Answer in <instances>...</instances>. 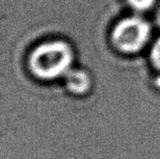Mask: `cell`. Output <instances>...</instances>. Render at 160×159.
<instances>
[{"label":"cell","instance_id":"1","mask_svg":"<svg viewBox=\"0 0 160 159\" xmlns=\"http://www.w3.org/2000/svg\"><path fill=\"white\" fill-rule=\"evenodd\" d=\"M72 62V51L63 42L41 45L32 52L29 66L38 77L53 79L67 73Z\"/></svg>","mask_w":160,"mask_h":159},{"label":"cell","instance_id":"4","mask_svg":"<svg viewBox=\"0 0 160 159\" xmlns=\"http://www.w3.org/2000/svg\"><path fill=\"white\" fill-rule=\"evenodd\" d=\"M154 2L155 0H128L129 5L138 12L148 10Z\"/></svg>","mask_w":160,"mask_h":159},{"label":"cell","instance_id":"5","mask_svg":"<svg viewBox=\"0 0 160 159\" xmlns=\"http://www.w3.org/2000/svg\"><path fill=\"white\" fill-rule=\"evenodd\" d=\"M151 58H152L153 64L158 69H160V39H158L154 45V47L152 49V53H151Z\"/></svg>","mask_w":160,"mask_h":159},{"label":"cell","instance_id":"3","mask_svg":"<svg viewBox=\"0 0 160 159\" xmlns=\"http://www.w3.org/2000/svg\"><path fill=\"white\" fill-rule=\"evenodd\" d=\"M66 83L70 91L74 93H83L89 87V78L82 71L73 70L66 73Z\"/></svg>","mask_w":160,"mask_h":159},{"label":"cell","instance_id":"2","mask_svg":"<svg viewBox=\"0 0 160 159\" xmlns=\"http://www.w3.org/2000/svg\"><path fill=\"white\" fill-rule=\"evenodd\" d=\"M149 35L150 27L146 20L131 16L117 24L112 32V42L120 51L134 53L146 44Z\"/></svg>","mask_w":160,"mask_h":159}]
</instances>
